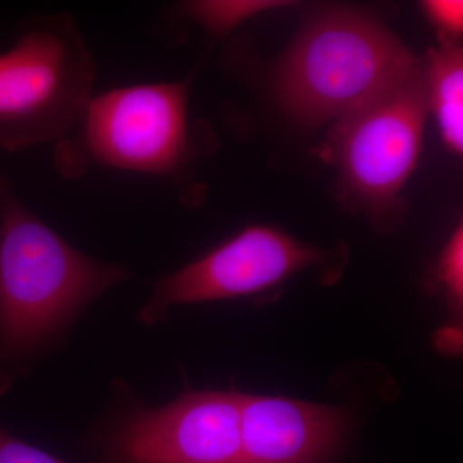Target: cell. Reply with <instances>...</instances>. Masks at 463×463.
<instances>
[{
	"label": "cell",
	"instance_id": "cell-1",
	"mask_svg": "<svg viewBox=\"0 0 463 463\" xmlns=\"http://www.w3.org/2000/svg\"><path fill=\"white\" fill-rule=\"evenodd\" d=\"M130 279L70 245L0 173V394L60 345L106 291Z\"/></svg>",
	"mask_w": 463,
	"mask_h": 463
},
{
	"label": "cell",
	"instance_id": "cell-2",
	"mask_svg": "<svg viewBox=\"0 0 463 463\" xmlns=\"http://www.w3.org/2000/svg\"><path fill=\"white\" fill-rule=\"evenodd\" d=\"M417 61L379 18L331 5L307 17L279 61L274 96L295 123H335L403 78Z\"/></svg>",
	"mask_w": 463,
	"mask_h": 463
},
{
	"label": "cell",
	"instance_id": "cell-3",
	"mask_svg": "<svg viewBox=\"0 0 463 463\" xmlns=\"http://www.w3.org/2000/svg\"><path fill=\"white\" fill-rule=\"evenodd\" d=\"M191 79L114 88L91 96L80 121L54 145V167L69 181L90 167L178 182L194 156Z\"/></svg>",
	"mask_w": 463,
	"mask_h": 463
},
{
	"label": "cell",
	"instance_id": "cell-4",
	"mask_svg": "<svg viewBox=\"0 0 463 463\" xmlns=\"http://www.w3.org/2000/svg\"><path fill=\"white\" fill-rule=\"evenodd\" d=\"M96 63L70 14L33 18L0 53V149L62 141L91 99Z\"/></svg>",
	"mask_w": 463,
	"mask_h": 463
},
{
	"label": "cell",
	"instance_id": "cell-5",
	"mask_svg": "<svg viewBox=\"0 0 463 463\" xmlns=\"http://www.w3.org/2000/svg\"><path fill=\"white\" fill-rule=\"evenodd\" d=\"M421 61L394 84L335 121L326 156L347 203L379 230L398 222L399 196L421 154L428 118Z\"/></svg>",
	"mask_w": 463,
	"mask_h": 463
},
{
	"label": "cell",
	"instance_id": "cell-6",
	"mask_svg": "<svg viewBox=\"0 0 463 463\" xmlns=\"http://www.w3.org/2000/svg\"><path fill=\"white\" fill-rule=\"evenodd\" d=\"M331 257L327 250L277 228L250 225L194 263L163 277L137 319L154 326L175 307L261 294L303 270L325 267Z\"/></svg>",
	"mask_w": 463,
	"mask_h": 463
},
{
	"label": "cell",
	"instance_id": "cell-7",
	"mask_svg": "<svg viewBox=\"0 0 463 463\" xmlns=\"http://www.w3.org/2000/svg\"><path fill=\"white\" fill-rule=\"evenodd\" d=\"M241 392H185L114 420L106 456L115 463H242Z\"/></svg>",
	"mask_w": 463,
	"mask_h": 463
},
{
	"label": "cell",
	"instance_id": "cell-8",
	"mask_svg": "<svg viewBox=\"0 0 463 463\" xmlns=\"http://www.w3.org/2000/svg\"><path fill=\"white\" fill-rule=\"evenodd\" d=\"M242 463H330L349 429L345 410L285 397L240 395Z\"/></svg>",
	"mask_w": 463,
	"mask_h": 463
},
{
	"label": "cell",
	"instance_id": "cell-9",
	"mask_svg": "<svg viewBox=\"0 0 463 463\" xmlns=\"http://www.w3.org/2000/svg\"><path fill=\"white\" fill-rule=\"evenodd\" d=\"M428 108L437 120L444 145L463 151V52L458 43H440L421 61Z\"/></svg>",
	"mask_w": 463,
	"mask_h": 463
},
{
	"label": "cell",
	"instance_id": "cell-10",
	"mask_svg": "<svg viewBox=\"0 0 463 463\" xmlns=\"http://www.w3.org/2000/svg\"><path fill=\"white\" fill-rule=\"evenodd\" d=\"M292 5L285 0H194L183 5V14L209 35L225 38L250 18Z\"/></svg>",
	"mask_w": 463,
	"mask_h": 463
},
{
	"label": "cell",
	"instance_id": "cell-11",
	"mask_svg": "<svg viewBox=\"0 0 463 463\" xmlns=\"http://www.w3.org/2000/svg\"><path fill=\"white\" fill-rule=\"evenodd\" d=\"M437 282L443 288L448 303L461 309L463 298V231L459 225L441 252L437 268Z\"/></svg>",
	"mask_w": 463,
	"mask_h": 463
},
{
	"label": "cell",
	"instance_id": "cell-12",
	"mask_svg": "<svg viewBox=\"0 0 463 463\" xmlns=\"http://www.w3.org/2000/svg\"><path fill=\"white\" fill-rule=\"evenodd\" d=\"M421 7L431 25L438 30L440 43H458L463 30L461 0H428Z\"/></svg>",
	"mask_w": 463,
	"mask_h": 463
},
{
	"label": "cell",
	"instance_id": "cell-13",
	"mask_svg": "<svg viewBox=\"0 0 463 463\" xmlns=\"http://www.w3.org/2000/svg\"><path fill=\"white\" fill-rule=\"evenodd\" d=\"M0 463H67L0 428Z\"/></svg>",
	"mask_w": 463,
	"mask_h": 463
}]
</instances>
